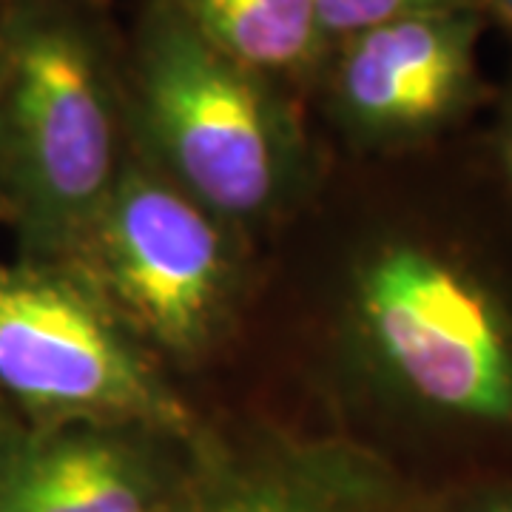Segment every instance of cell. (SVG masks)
Wrapping results in <instances>:
<instances>
[{
    "instance_id": "5bb4252c",
    "label": "cell",
    "mask_w": 512,
    "mask_h": 512,
    "mask_svg": "<svg viewBox=\"0 0 512 512\" xmlns=\"http://www.w3.org/2000/svg\"><path fill=\"white\" fill-rule=\"evenodd\" d=\"M476 6L487 23L495 20V23H501L504 29L512 32V0H476Z\"/></svg>"
},
{
    "instance_id": "5b68a950",
    "label": "cell",
    "mask_w": 512,
    "mask_h": 512,
    "mask_svg": "<svg viewBox=\"0 0 512 512\" xmlns=\"http://www.w3.org/2000/svg\"><path fill=\"white\" fill-rule=\"evenodd\" d=\"M356 322L382 373L444 419L512 427V313L453 256L384 242L356 271Z\"/></svg>"
},
{
    "instance_id": "7c38bea8",
    "label": "cell",
    "mask_w": 512,
    "mask_h": 512,
    "mask_svg": "<svg viewBox=\"0 0 512 512\" xmlns=\"http://www.w3.org/2000/svg\"><path fill=\"white\" fill-rule=\"evenodd\" d=\"M498 157H501L504 174L512 185V89L504 97L501 117H498Z\"/></svg>"
},
{
    "instance_id": "ba28073f",
    "label": "cell",
    "mask_w": 512,
    "mask_h": 512,
    "mask_svg": "<svg viewBox=\"0 0 512 512\" xmlns=\"http://www.w3.org/2000/svg\"><path fill=\"white\" fill-rule=\"evenodd\" d=\"M202 436L137 424L23 427L0 453V512H177Z\"/></svg>"
},
{
    "instance_id": "6da1fadb",
    "label": "cell",
    "mask_w": 512,
    "mask_h": 512,
    "mask_svg": "<svg viewBox=\"0 0 512 512\" xmlns=\"http://www.w3.org/2000/svg\"><path fill=\"white\" fill-rule=\"evenodd\" d=\"M128 146L126 52L97 0L0 3V197L23 259L72 256Z\"/></svg>"
},
{
    "instance_id": "52a82bcc",
    "label": "cell",
    "mask_w": 512,
    "mask_h": 512,
    "mask_svg": "<svg viewBox=\"0 0 512 512\" xmlns=\"http://www.w3.org/2000/svg\"><path fill=\"white\" fill-rule=\"evenodd\" d=\"M177 512H430L379 450L348 436H202Z\"/></svg>"
},
{
    "instance_id": "3957f363",
    "label": "cell",
    "mask_w": 512,
    "mask_h": 512,
    "mask_svg": "<svg viewBox=\"0 0 512 512\" xmlns=\"http://www.w3.org/2000/svg\"><path fill=\"white\" fill-rule=\"evenodd\" d=\"M0 396L26 427L208 430L94 291L60 262H0Z\"/></svg>"
},
{
    "instance_id": "4fadbf2b",
    "label": "cell",
    "mask_w": 512,
    "mask_h": 512,
    "mask_svg": "<svg viewBox=\"0 0 512 512\" xmlns=\"http://www.w3.org/2000/svg\"><path fill=\"white\" fill-rule=\"evenodd\" d=\"M26 424L20 421V416L9 407V402L0 396V453L12 444V439L18 436L20 430H23Z\"/></svg>"
},
{
    "instance_id": "7a4b0ae2",
    "label": "cell",
    "mask_w": 512,
    "mask_h": 512,
    "mask_svg": "<svg viewBox=\"0 0 512 512\" xmlns=\"http://www.w3.org/2000/svg\"><path fill=\"white\" fill-rule=\"evenodd\" d=\"M123 52L128 137L157 171L225 225L293 200L305 137L282 83L222 55L165 0H140Z\"/></svg>"
},
{
    "instance_id": "30bf717a",
    "label": "cell",
    "mask_w": 512,
    "mask_h": 512,
    "mask_svg": "<svg viewBox=\"0 0 512 512\" xmlns=\"http://www.w3.org/2000/svg\"><path fill=\"white\" fill-rule=\"evenodd\" d=\"M456 9H476V0H316L319 29L328 43L376 29L393 20L433 15V12H456Z\"/></svg>"
},
{
    "instance_id": "9c48e42d",
    "label": "cell",
    "mask_w": 512,
    "mask_h": 512,
    "mask_svg": "<svg viewBox=\"0 0 512 512\" xmlns=\"http://www.w3.org/2000/svg\"><path fill=\"white\" fill-rule=\"evenodd\" d=\"M222 55L285 89L313 83L328 43L319 29L316 0H165Z\"/></svg>"
},
{
    "instance_id": "9a60e30c",
    "label": "cell",
    "mask_w": 512,
    "mask_h": 512,
    "mask_svg": "<svg viewBox=\"0 0 512 512\" xmlns=\"http://www.w3.org/2000/svg\"><path fill=\"white\" fill-rule=\"evenodd\" d=\"M0 220H9V211H6V202L0 197Z\"/></svg>"
},
{
    "instance_id": "8992f818",
    "label": "cell",
    "mask_w": 512,
    "mask_h": 512,
    "mask_svg": "<svg viewBox=\"0 0 512 512\" xmlns=\"http://www.w3.org/2000/svg\"><path fill=\"white\" fill-rule=\"evenodd\" d=\"M476 9L393 20L333 43L313 83L362 146H416L458 123L484 94Z\"/></svg>"
},
{
    "instance_id": "277c9868",
    "label": "cell",
    "mask_w": 512,
    "mask_h": 512,
    "mask_svg": "<svg viewBox=\"0 0 512 512\" xmlns=\"http://www.w3.org/2000/svg\"><path fill=\"white\" fill-rule=\"evenodd\" d=\"M151 353L200 359L220 339L237 293L228 225L134 146L66 262Z\"/></svg>"
},
{
    "instance_id": "2e32d148",
    "label": "cell",
    "mask_w": 512,
    "mask_h": 512,
    "mask_svg": "<svg viewBox=\"0 0 512 512\" xmlns=\"http://www.w3.org/2000/svg\"><path fill=\"white\" fill-rule=\"evenodd\" d=\"M0 3H6V0H0Z\"/></svg>"
},
{
    "instance_id": "8fae6325",
    "label": "cell",
    "mask_w": 512,
    "mask_h": 512,
    "mask_svg": "<svg viewBox=\"0 0 512 512\" xmlns=\"http://www.w3.org/2000/svg\"><path fill=\"white\" fill-rule=\"evenodd\" d=\"M430 512H512V481L467 490L444 504H430Z\"/></svg>"
}]
</instances>
